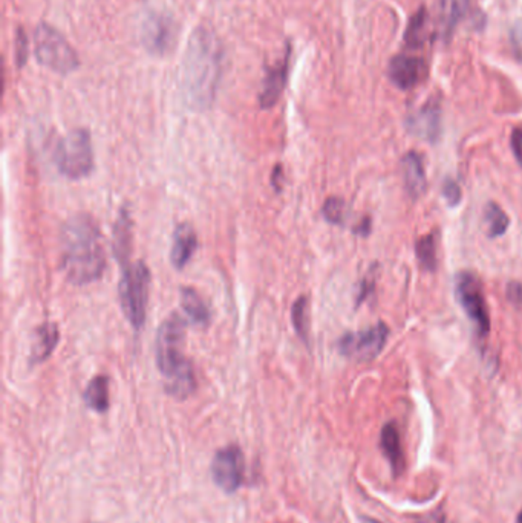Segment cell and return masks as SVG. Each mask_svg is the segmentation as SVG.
<instances>
[{
    "label": "cell",
    "instance_id": "31",
    "mask_svg": "<svg viewBox=\"0 0 522 523\" xmlns=\"http://www.w3.org/2000/svg\"><path fill=\"white\" fill-rule=\"evenodd\" d=\"M508 299L515 304H522V284L510 282L508 285Z\"/></svg>",
    "mask_w": 522,
    "mask_h": 523
},
{
    "label": "cell",
    "instance_id": "16",
    "mask_svg": "<svg viewBox=\"0 0 522 523\" xmlns=\"http://www.w3.org/2000/svg\"><path fill=\"white\" fill-rule=\"evenodd\" d=\"M61 340L59 329L54 323L42 324L41 328L35 331L34 343L31 349V361L33 363H43L50 359L54 352L57 343Z\"/></svg>",
    "mask_w": 522,
    "mask_h": 523
},
{
    "label": "cell",
    "instance_id": "12",
    "mask_svg": "<svg viewBox=\"0 0 522 523\" xmlns=\"http://www.w3.org/2000/svg\"><path fill=\"white\" fill-rule=\"evenodd\" d=\"M290 57H292V48L288 45L284 59L276 66L266 70V80L259 95V105L262 109H270L281 98L282 92L285 89L286 80H288Z\"/></svg>",
    "mask_w": 522,
    "mask_h": 523
},
{
    "label": "cell",
    "instance_id": "7",
    "mask_svg": "<svg viewBox=\"0 0 522 523\" xmlns=\"http://www.w3.org/2000/svg\"><path fill=\"white\" fill-rule=\"evenodd\" d=\"M455 295L458 304H461L469 320L472 322L475 334L480 339H486L490 332V314H489L488 300L484 295V286L481 280L473 273L458 275L455 282Z\"/></svg>",
    "mask_w": 522,
    "mask_h": 523
},
{
    "label": "cell",
    "instance_id": "19",
    "mask_svg": "<svg viewBox=\"0 0 522 523\" xmlns=\"http://www.w3.org/2000/svg\"><path fill=\"white\" fill-rule=\"evenodd\" d=\"M85 403L89 409L98 414H105L109 409V381L103 375L91 379L86 388Z\"/></svg>",
    "mask_w": 522,
    "mask_h": 523
},
{
    "label": "cell",
    "instance_id": "27",
    "mask_svg": "<svg viewBox=\"0 0 522 523\" xmlns=\"http://www.w3.org/2000/svg\"><path fill=\"white\" fill-rule=\"evenodd\" d=\"M442 191L449 207H457V205H460V202H461V187H460L457 181L447 178V180L443 182Z\"/></svg>",
    "mask_w": 522,
    "mask_h": 523
},
{
    "label": "cell",
    "instance_id": "9",
    "mask_svg": "<svg viewBox=\"0 0 522 523\" xmlns=\"http://www.w3.org/2000/svg\"><path fill=\"white\" fill-rule=\"evenodd\" d=\"M175 23L171 17L158 11H149L141 21L140 41L154 55H166L175 45Z\"/></svg>",
    "mask_w": 522,
    "mask_h": 523
},
{
    "label": "cell",
    "instance_id": "18",
    "mask_svg": "<svg viewBox=\"0 0 522 523\" xmlns=\"http://www.w3.org/2000/svg\"><path fill=\"white\" fill-rule=\"evenodd\" d=\"M382 449L387 461L391 463L394 473H402L405 467V456H403L402 441L398 434L397 425L387 423L382 430Z\"/></svg>",
    "mask_w": 522,
    "mask_h": 523
},
{
    "label": "cell",
    "instance_id": "34",
    "mask_svg": "<svg viewBox=\"0 0 522 523\" xmlns=\"http://www.w3.org/2000/svg\"><path fill=\"white\" fill-rule=\"evenodd\" d=\"M418 523H444V514L443 513H431L424 516V518Z\"/></svg>",
    "mask_w": 522,
    "mask_h": 523
},
{
    "label": "cell",
    "instance_id": "35",
    "mask_svg": "<svg viewBox=\"0 0 522 523\" xmlns=\"http://www.w3.org/2000/svg\"><path fill=\"white\" fill-rule=\"evenodd\" d=\"M362 523H382L376 520V518H367V516H362Z\"/></svg>",
    "mask_w": 522,
    "mask_h": 523
},
{
    "label": "cell",
    "instance_id": "8",
    "mask_svg": "<svg viewBox=\"0 0 522 523\" xmlns=\"http://www.w3.org/2000/svg\"><path fill=\"white\" fill-rule=\"evenodd\" d=\"M387 334H389V329L387 324L378 323L371 328L343 335L337 343V349L347 359L371 361L382 354L383 348L387 341Z\"/></svg>",
    "mask_w": 522,
    "mask_h": 523
},
{
    "label": "cell",
    "instance_id": "32",
    "mask_svg": "<svg viewBox=\"0 0 522 523\" xmlns=\"http://www.w3.org/2000/svg\"><path fill=\"white\" fill-rule=\"evenodd\" d=\"M512 41L515 50H517V57L522 61V19L517 22L515 28H513Z\"/></svg>",
    "mask_w": 522,
    "mask_h": 523
},
{
    "label": "cell",
    "instance_id": "33",
    "mask_svg": "<svg viewBox=\"0 0 522 523\" xmlns=\"http://www.w3.org/2000/svg\"><path fill=\"white\" fill-rule=\"evenodd\" d=\"M354 233L360 236H368L371 233V219L369 218H365V219L360 222V224L357 225L356 229H354Z\"/></svg>",
    "mask_w": 522,
    "mask_h": 523
},
{
    "label": "cell",
    "instance_id": "28",
    "mask_svg": "<svg viewBox=\"0 0 522 523\" xmlns=\"http://www.w3.org/2000/svg\"><path fill=\"white\" fill-rule=\"evenodd\" d=\"M26 59H28V41H26V34H23L22 31L17 33V37H15V61H17V66L25 65Z\"/></svg>",
    "mask_w": 522,
    "mask_h": 523
},
{
    "label": "cell",
    "instance_id": "13",
    "mask_svg": "<svg viewBox=\"0 0 522 523\" xmlns=\"http://www.w3.org/2000/svg\"><path fill=\"white\" fill-rule=\"evenodd\" d=\"M407 130L422 140L435 143L442 134L440 107L435 103H429V105L423 106L422 109H418L417 112L409 115Z\"/></svg>",
    "mask_w": 522,
    "mask_h": 523
},
{
    "label": "cell",
    "instance_id": "10",
    "mask_svg": "<svg viewBox=\"0 0 522 523\" xmlns=\"http://www.w3.org/2000/svg\"><path fill=\"white\" fill-rule=\"evenodd\" d=\"M211 478L224 493H237L244 481V454L238 445H227L215 454Z\"/></svg>",
    "mask_w": 522,
    "mask_h": 523
},
{
    "label": "cell",
    "instance_id": "30",
    "mask_svg": "<svg viewBox=\"0 0 522 523\" xmlns=\"http://www.w3.org/2000/svg\"><path fill=\"white\" fill-rule=\"evenodd\" d=\"M510 145H512L515 158H517V163H519V165L522 167V129L513 130Z\"/></svg>",
    "mask_w": 522,
    "mask_h": 523
},
{
    "label": "cell",
    "instance_id": "20",
    "mask_svg": "<svg viewBox=\"0 0 522 523\" xmlns=\"http://www.w3.org/2000/svg\"><path fill=\"white\" fill-rule=\"evenodd\" d=\"M182 306L191 323L206 326L210 322V311L195 289H182Z\"/></svg>",
    "mask_w": 522,
    "mask_h": 523
},
{
    "label": "cell",
    "instance_id": "26",
    "mask_svg": "<svg viewBox=\"0 0 522 523\" xmlns=\"http://www.w3.org/2000/svg\"><path fill=\"white\" fill-rule=\"evenodd\" d=\"M345 209L347 205L340 198H330L323 205V218L330 222V224L340 225L345 220Z\"/></svg>",
    "mask_w": 522,
    "mask_h": 523
},
{
    "label": "cell",
    "instance_id": "4",
    "mask_svg": "<svg viewBox=\"0 0 522 523\" xmlns=\"http://www.w3.org/2000/svg\"><path fill=\"white\" fill-rule=\"evenodd\" d=\"M57 170L70 180H81L94 170L91 135L86 129L70 130L52 149Z\"/></svg>",
    "mask_w": 522,
    "mask_h": 523
},
{
    "label": "cell",
    "instance_id": "17",
    "mask_svg": "<svg viewBox=\"0 0 522 523\" xmlns=\"http://www.w3.org/2000/svg\"><path fill=\"white\" fill-rule=\"evenodd\" d=\"M132 219L127 210L123 209L114 227V255L120 264H127L132 251Z\"/></svg>",
    "mask_w": 522,
    "mask_h": 523
},
{
    "label": "cell",
    "instance_id": "6",
    "mask_svg": "<svg viewBox=\"0 0 522 523\" xmlns=\"http://www.w3.org/2000/svg\"><path fill=\"white\" fill-rule=\"evenodd\" d=\"M34 54L42 66L57 74H70L80 65L74 48L56 28L48 23H41L35 28Z\"/></svg>",
    "mask_w": 522,
    "mask_h": 523
},
{
    "label": "cell",
    "instance_id": "29",
    "mask_svg": "<svg viewBox=\"0 0 522 523\" xmlns=\"http://www.w3.org/2000/svg\"><path fill=\"white\" fill-rule=\"evenodd\" d=\"M374 285H376V280L372 277V273H369L360 284V291H359V295H357V306L365 302L374 293Z\"/></svg>",
    "mask_w": 522,
    "mask_h": 523
},
{
    "label": "cell",
    "instance_id": "11",
    "mask_svg": "<svg viewBox=\"0 0 522 523\" xmlns=\"http://www.w3.org/2000/svg\"><path fill=\"white\" fill-rule=\"evenodd\" d=\"M426 72V63L423 59L406 54L394 57L387 66L389 80L402 90L412 89L420 85L424 80Z\"/></svg>",
    "mask_w": 522,
    "mask_h": 523
},
{
    "label": "cell",
    "instance_id": "5",
    "mask_svg": "<svg viewBox=\"0 0 522 523\" xmlns=\"http://www.w3.org/2000/svg\"><path fill=\"white\" fill-rule=\"evenodd\" d=\"M149 286H151V271L143 260H138L134 265L123 264L118 288L121 308L126 319L131 322L136 331L143 328L146 322Z\"/></svg>",
    "mask_w": 522,
    "mask_h": 523
},
{
    "label": "cell",
    "instance_id": "21",
    "mask_svg": "<svg viewBox=\"0 0 522 523\" xmlns=\"http://www.w3.org/2000/svg\"><path fill=\"white\" fill-rule=\"evenodd\" d=\"M469 8V0H442V25L444 35H451Z\"/></svg>",
    "mask_w": 522,
    "mask_h": 523
},
{
    "label": "cell",
    "instance_id": "2",
    "mask_svg": "<svg viewBox=\"0 0 522 523\" xmlns=\"http://www.w3.org/2000/svg\"><path fill=\"white\" fill-rule=\"evenodd\" d=\"M106 268L103 236L91 216L70 218L61 229V269L74 285L100 279Z\"/></svg>",
    "mask_w": 522,
    "mask_h": 523
},
{
    "label": "cell",
    "instance_id": "1",
    "mask_svg": "<svg viewBox=\"0 0 522 523\" xmlns=\"http://www.w3.org/2000/svg\"><path fill=\"white\" fill-rule=\"evenodd\" d=\"M221 74V42L210 28L200 26L191 33L182 57V89L187 105L193 109L210 107Z\"/></svg>",
    "mask_w": 522,
    "mask_h": 523
},
{
    "label": "cell",
    "instance_id": "25",
    "mask_svg": "<svg viewBox=\"0 0 522 523\" xmlns=\"http://www.w3.org/2000/svg\"><path fill=\"white\" fill-rule=\"evenodd\" d=\"M424 31H426V13L424 10L418 11L417 14L412 17L407 26L406 43L409 46H422L424 43Z\"/></svg>",
    "mask_w": 522,
    "mask_h": 523
},
{
    "label": "cell",
    "instance_id": "15",
    "mask_svg": "<svg viewBox=\"0 0 522 523\" xmlns=\"http://www.w3.org/2000/svg\"><path fill=\"white\" fill-rule=\"evenodd\" d=\"M403 178L407 191L412 198H418L426 189V173L422 156L415 152H409L403 158Z\"/></svg>",
    "mask_w": 522,
    "mask_h": 523
},
{
    "label": "cell",
    "instance_id": "14",
    "mask_svg": "<svg viewBox=\"0 0 522 523\" xmlns=\"http://www.w3.org/2000/svg\"><path fill=\"white\" fill-rule=\"evenodd\" d=\"M198 248V238L191 224H180L173 233L171 260L176 269H182L191 262Z\"/></svg>",
    "mask_w": 522,
    "mask_h": 523
},
{
    "label": "cell",
    "instance_id": "36",
    "mask_svg": "<svg viewBox=\"0 0 522 523\" xmlns=\"http://www.w3.org/2000/svg\"><path fill=\"white\" fill-rule=\"evenodd\" d=\"M517 523H522V509L521 513H519V516H517Z\"/></svg>",
    "mask_w": 522,
    "mask_h": 523
},
{
    "label": "cell",
    "instance_id": "3",
    "mask_svg": "<svg viewBox=\"0 0 522 523\" xmlns=\"http://www.w3.org/2000/svg\"><path fill=\"white\" fill-rule=\"evenodd\" d=\"M186 322L172 315L161 324L156 335V364L164 379V389L176 399H186L196 389L195 369L182 352Z\"/></svg>",
    "mask_w": 522,
    "mask_h": 523
},
{
    "label": "cell",
    "instance_id": "23",
    "mask_svg": "<svg viewBox=\"0 0 522 523\" xmlns=\"http://www.w3.org/2000/svg\"><path fill=\"white\" fill-rule=\"evenodd\" d=\"M293 326L303 343H310V300L301 295L293 304Z\"/></svg>",
    "mask_w": 522,
    "mask_h": 523
},
{
    "label": "cell",
    "instance_id": "22",
    "mask_svg": "<svg viewBox=\"0 0 522 523\" xmlns=\"http://www.w3.org/2000/svg\"><path fill=\"white\" fill-rule=\"evenodd\" d=\"M484 224H486V233L489 238H499L504 235L508 229V216L506 211L495 204V202H489L484 209Z\"/></svg>",
    "mask_w": 522,
    "mask_h": 523
},
{
    "label": "cell",
    "instance_id": "24",
    "mask_svg": "<svg viewBox=\"0 0 522 523\" xmlns=\"http://www.w3.org/2000/svg\"><path fill=\"white\" fill-rule=\"evenodd\" d=\"M415 253H417L418 262L422 264L423 269L435 271L437 269V238H435V233L420 238L415 245Z\"/></svg>",
    "mask_w": 522,
    "mask_h": 523
}]
</instances>
